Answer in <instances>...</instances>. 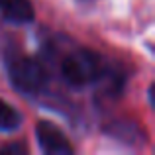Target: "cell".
<instances>
[{
	"label": "cell",
	"mask_w": 155,
	"mask_h": 155,
	"mask_svg": "<svg viewBox=\"0 0 155 155\" xmlns=\"http://www.w3.org/2000/svg\"><path fill=\"white\" fill-rule=\"evenodd\" d=\"M0 12L14 24H30L34 20V6L30 0H0Z\"/></svg>",
	"instance_id": "cell-4"
},
{
	"label": "cell",
	"mask_w": 155,
	"mask_h": 155,
	"mask_svg": "<svg viewBox=\"0 0 155 155\" xmlns=\"http://www.w3.org/2000/svg\"><path fill=\"white\" fill-rule=\"evenodd\" d=\"M35 136H38L39 147L45 153L51 155H69L73 153V145L69 143V140L63 136L59 128L51 124V122H39L35 128Z\"/></svg>",
	"instance_id": "cell-3"
},
{
	"label": "cell",
	"mask_w": 155,
	"mask_h": 155,
	"mask_svg": "<svg viewBox=\"0 0 155 155\" xmlns=\"http://www.w3.org/2000/svg\"><path fill=\"white\" fill-rule=\"evenodd\" d=\"M10 79L16 88L26 94H34L45 83V71L38 61L30 57H16L10 63Z\"/></svg>",
	"instance_id": "cell-2"
},
{
	"label": "cell",
	"mask_w": 155,
	"mask_h": 155,
	"mask_svg": "<svg viewBox=\"0 0 155 155\" xmlns=\"http://www.w3.org/2000/svg\"><path fill=\"white\" fill-rule=\"evenodd\" d=\"M26 149L20 147V145H8V147H2L0 149V153H24Z\"/></svg>",
	"instance_id": "cell-6"
},
{
	"label": "cell",
	"mask_w": 155,
	"mask_h": 155,
	"mask_svg": "<svg viewBox=\"0 0 155 155\" xmlns=\"http://www.w3.org/2000/svg\"><path fill=\"white\" fill-rule=\"evenodd\" d=\"M63 77L73 87H87L102 75V59L94 51L77 49L65 57L61 65Z\"/></svg>",
	"instance_id": "cell-1"
},
{
	"label": "cell",
	"mask_w": 155,
	"mask_h": 155,
	"mask_svg": "<svg viewBox=\"0 0 155 155\" xmlns=\"http://www.w3.org/2000/svg\"><path fill=\"white\" fill-rule=\"evenodd\" d=\"M22 124V114L0 98V132H14Z\"/></svg>",
	"instance_id": "cell-5"
}]
</instances>
